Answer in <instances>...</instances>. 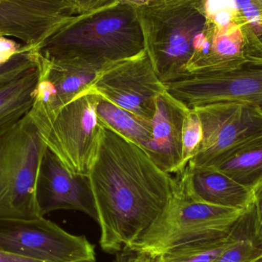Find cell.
<instances>
[{
    "label": "cell",
    "mask_w": 262,
    "mask_h": 262,
    "mask_svg": "<svg viewBox=\"0 0 262 262\" xmlns=\"http://www.w3.org/2000/svg\"><path fill=\"white\" fill-rule=\"evenodd\" d=\"M102 126L96 158L89 172L101 229L100 246L117 253L151 226L172 195L174 177L143 148Z\"/></svg>",
    "instance_id": "obj_1"
},
{
    "label": "cell",
    "mask_w": 262,
    "mask_h": 262,
    "mask_svg": "<svg viewBox=\"0 0 262 262\" xmlns=\"http://www.w3.org/2000/svg\"><path fill=\"white\" fill-rule=\"evenodd\" d=\"M146 50L135 7L112 1L75 15L44 43L45 58L99 72Z\"/></svg>",
    "instance_id": "obj_2"
},
{
    "label": "cell",
    "mask_w": 262,
    "mask_h": 262,
    "mask_svg": "<svg viewBox=\"0 0 262 262\" xmlns=\"http://www.w3.org/2000/svg\"><path fill=\"white\" fill-rule=\"evenodd\" d=\"M245 212L194 200L183 169L175 173L172 195L164 209L128 250L155 259L179 246L219 239L232 233Z\"/></svg>",
    "instance_id": "obj_3"
},
{
    "label": "cell",
    "mask_w": 262,
    "mask_h": 262,
    "mask_svg": "<svg viewBox=\"0 0 262 262\" xmlns=\"http://www.w3.org/2000/svg\"><path fill=\"white\" fill-rule=\"evenodd\" d=\"M145 48L165 84L184 73L207 26L203 0H145L136 6Z\"/></svg>",
    "instance_id": "obj_4"
},
{
    "label": "cell",
    "mask_w": 262,
    "mask_h": 262,
    "mask_svg": "<svg viewBox=\"0 0 262 262\" xmlns=\"http://www.w3.org/2000/svg\"><path fill=\"white\" fill-rule=\"evenodd\" d=\"M47 146L29 114L0 137V218L35 220L38 174Z\"/></svg>",
    "instance_id": "obj_5"
},
{
    "label": "cell",
    "mask_w": 262,
    "mask_h": 262,
    "mask_svg": "<svg viewBox=\"0 0 262 262\" xmlns=\"http://www.w3.org/2000/svg\"><path fill=\"white\" fill-rule=\"evenodd\" d=\"M99 98L89 88L38 129L48 149L75 175L89 176L98 154L102 132L96 113Z\"/></svg>",
    "instance_id": "obj_6"
},
{
    "label": "cell",
    "mask_w": 262,
    "mask_h": 262,
    "mask_svg": "<svg viewBox=\"0 0 262 262\" xmlns=\"http://www.w3.org/2000/svg\"><path fill=\"white\" fill-rule=\"evenodd\" d=\"M0 249L46 262H96L95 246L45 217L0 218Z\"/></svg>",
    "instance_id": "obj_7"
},
{
    "label": "cell",
    "mask_w": 262,
    "mask_h": 262,
    "mask_svg": "<svg viewBox=\"0 0 262 262\" xmlns=\"http://www.w3.org/2000/svg\"><path fill=\"white\" fill-rule=\"evenodd\" d=\"M164 84L189 108L218 101H240L262 112V59H250L229 70L182 74Z\"/></svg>",
    "instance_id": "obj_8"
},
{
    "label": "cell",
    "mask_w": 262,
    "mask_h": 262,
    "mask_svg": "<svg viewBox=\"0 0 262 262\" xmlns=\"http://www.w3.org/2000/svg\"><path fill=\"white\" fill-rule=\"evenodd\" d=\"M203 126L200 150L188 164L212 166L243 143L262 136V112L240 101H218L194 107Z\"/></svg>",
    "instance_id": "obj_9"
},
{
    "label": "cell",
    "mask_w": 262,
    "mask_h": 262,
    "mask_svg": "<svg viewBox=\"0 0 262 262\" xmlns=\"http://www.w3.org/2000/svg\"><path fill=\"white\" fill-rule=\"evenodd\" d=\"M89 89L112 104L150 122L157 98L166 90L146 50L101 69Z\"/></svg>",
    "instance_id": "obj_10"
},
{
    "label": "cell",
    "mask_w": 262,
    "mask_h": 262,
    "mask_svg": "<svg viewBox=\"0 0 262 262\" xmlns=\"http://www.w3.org/2000/svg\"><path fill=\"white\" fill-rule=\"evenodd\" d=\"M77 15L64 0H0V35L39 50Z\"/></svg>",
    "instance_id": "obj_11"
},
{
    "label": "cell",
    "mask_w": 262,
    "mask_h": 262,
    "mask_svg": "<svg viewBox=\"0 0 262 262\" xmlns=\"http://www.w3.org/2000/svg\"><path fill=\"white\" fill-rule=\"evenodd\" d=\"M38 78L29 117L37 128L90 87L98 72L38 55Z\"/></svg>",
    "instance_id": "obj_12"
},
{
    "label": "cell",
    "mask_w": 262,
    "mask_h": 262,
    "mask_svg": "<svg viewBox=\"0 0 262 262\" xmlns=\"http://www.w3.org/2000/svg\"><path fill=\"white\" fill-rule=\"evenodd\" d=\"M37 201L43 217L54 211L75 210L98 221L89 177L69 172L48 148L38 174Z\"/></svg>",
    "instance_id": "obj_13"
},
{
    "label": "cell",
    "mask_w": 262,
    "mask_h": 262,
    "mask_svg": "<svg viewBox=\"0 0 262 262\" xmlns=\"http://www.w3.org/2000/svg\"><path fill=\"white\" fill-rule=\"evenodd\" d=\"M189 107L167 90L157 98L152 121V137L144 150L164 172L182 170L183 121Z\"/></svg>",
    "instance_id": "obj_14"
},
{
    "label": "cell",
    "mask_w": 262,
    "mask_h": 262,
    "mask_svg": "<svg viewBox=\"0 0 262 262\" xmlns=\"http://www.w3.org/2000/svg\"><path fill=\"white\" fill-rule=\"evenodd\" d=\"M189 193L194 200L214 206L246 211L253 191L212 166L184 168Z\"/></svg>",
    "instance_id": "obj_15"
},
{
    "label": "cell",
    "mask_w": 262,
    "mask_h": 262,
    "mask_svg": "<svg viewBox=\"0 0 262 262\" xmlns=\"http://www.w3.org/2000/svg\"><path fill=\"white\" fill-rule=\"evenodd\" d=\"M212 167L253 190L262 183V136L232 149Z\"/></svg>",
    "instance_id": "obj_16"
},
{
    "label": "cell",
    "mask_w": 262,
    "mask_h": 262,
    "mask_svg": "<svg viewBox=\"0 0 262 262\" xmlns=\"http://www.w3.org/2000/svg\"><path fill=\"white\" fill-rule=\"evenodd\" d=\"M38 78V69L0 89V137L29 114Z\"/></svg>",
    "instance_id": "obj_17"
},
{
    "label": "cell",
    "mask_w": 262,
    "mask_h": 262,
    "mask_svg": "<svg viewBox=\"0 0 262 262\" xmlns=\"http://www.w3.org/2000/svg\"><path fill=\"white\" fill-rule=\"evenodd\" d=\"M250 225V218L246 211L235 229L227 236L211 241L199 242L179 246L156 258L155 262H212L226 249L232 246Z\"/></svg>",
    "instance_id": "obj_18"
},
{
    "label": "cell",
    "mask_w": 262,
    "mask_h": 262,
    "mask_svg": "<svg viewBox=\"0 0 262 262\" xmlns=\"http://www.w3.org/2000/svg\"><path fill=\"white\" fill-rule=\"evenodd\" d=\"M101 125L108 127L143 149L152 137V123L139 118L100 96L96 107Z\"/></svg>",
    "instance_id": "obj_19"
},
{
    "label": "cell",
    "mask_w": 262,
    "mask_h": 262,
    "mask_svg": "<svg viewBox=\"0 0 262 262\" xmlns=\"http://www.w3.org/2000/svg\"><path fill=\"white\" fill-rule=\"evenodd\" d=\"M203 8L206 19L216 30L234 24L246 26L235 0H203Z\"/></svg>",
    "instance_id": "obj_20"
},
{
    "label": "cell",
    "mask_w": 262,
    "mask_h": 262,
    "mask_svg": "<svg viewBox=\"0 0 262 262\" xmlns=\"http://www.w3.org/2000/svg\"><path fill=\"white\" fill-rule=\"evenodd\" d=\"M203 130L201 121L195 109L190 108L183 121L182 143L183 158L182 170L196 155L203 141Z\"/></svg>",
    "instance_id": "obj_21"
},
{
    "label": "cell",
    "mask_w": 262,
    "mask_h": 262,
    "mask_svg": "<svg viewBox=\"0 0 262 262\" xmlns=\"http://www.w3.org/2000/svg\"><path fill=\"white\" fill-rule=\"evenodd\" d=\"M38 55L39 50L27 49L15 55L9 62L0 64V89L37 69Z\"/></svg>",
    "instance_id": "obj_22"
},
{
    "label": "cell",
    "mask_w": 262,
    "mask_h": 262,
    "mask_svg": "<svg viewBox=\"0 0 262 262\" xmlns=\"http://www.w3.org/2000/svg\"><path fill=\"white\" fill-rule=\"evenodd\" d=\"M262 254V245L257 243L249 229L232 246L212 262H251Z\"/></svg>",
    "instance_id": "obj_23"
},
{
    "label": "cell",
    "mask_w": 262,
    "mask_h": 262,
    "mask_svg": "<svg viewBox=\"0 0 262 262\" xmlns=\"http://www.w3.org/2000/svg\"><path fill=\"white\" fill-rule=\"evenodd\" d=\"M251 206V233L254 239L262 245V183L253 189Z\"/></svg>",
    "instance_id": "obj_24"
},
{
    "label": "cell",
    "mask_w": 262,
    "mask_h": 262,
    "mask_svg": "<svg viewBox=\"0 0 262 262\" xmlns=\"http://www.w3.org/2000/svg\"><path fill=\"white\" fill-rule=\"evenodd\" d=\"M27 49L31 48L9 37L0 35V64L9 62L15 55Z\"/></svg>",
    "instance_id": "obj_25"
},
{
    "label": "cell",
    "mask_w": 262,
    "mask_h": 262,
    "mask_svg": "<svg viewBox=\"0 0 262 262\" xmlns=\"http://www.w3.org/2000/svg\"><path fill=\"white\" fill-rule=\"evenodd\" d=\"M64 1L68 2L73 6L78 14L85 13L110 3L106 0H64Z\"/></svg>",
    "instance_id": "obj_26"
},
{
    "label": "cell",
    "mask_w": 262,
    "mask_h": 262,
    "mask_svg": "<svg viewBox=\"0 0 262 262\" xmlns=\"http://www.w3.org/2000/svg\"><path fill=\"white\" fill-rule=\"evenodd\" d=\"M0 262H46L36 258H29L0 249Z\"/></svg>",
    "instance_id": "obj_27"
},
{
    "label": "cell",
    "mask_w": 262,
    "mask_h": 262,
    "mask_svg": "<svg viewBox=\"0 0 262 262\" xmlns=\"http://www.w3.org/2000/svg\"><path fill=\"white\" fill-rule=\"evenodd\" d=\"M106 1H116L120 2V3H127V4L132 5L133 6L136 7V6H139V5L142 4V3H144L145 0H106Z\"/></svg>",
    "instance_id": "obj_28"
},
{
    "label": "cell",
    "mask_w": 262,
    "mask_h": 262,
    "mask_svg": "<svg viewBox=\"0 0 262 262\" xmlns=\"http://www.w3.org/2000/svg\"><path fill=\"white\" fill-rule=\"evenodd\" d=\"M251 262H262V254L261 255H259V256L255 258V259L252 260Z\"/></svg>",
    "instance_id": "obj_29"
},
{
    "label": "cell",
    "mask_w": 262,
    "mask_h": 262,
    "mask_svg": "<svg viewBox=\"0 0 262 262\" xmlns=\"http://www.w3.org/2000/svg\"><path fill=\"white\" fill-rule=\"evenodd\" d=\"M255 1L262 8V0H255Z\"/></svg>",
    "instance_id": "obj_30"
}]
</instances>
